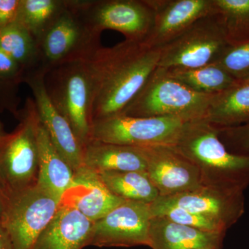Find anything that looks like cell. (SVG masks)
<instances>
[{"mask_svg": "<svg viewBox=\"0 0 249 249\" xmlns=\"http://www.w3.org/2000/svg\"><path fill=\"white\" fill-rule=\"evenodd\" d=\"M160 49L124 40L98 49L88 60L91 85L92 124L121 114L158 67Z\"/></svg>", "mask_w": 249, "mask_h": 249, "instance_id": "obj_1", "label": "cell"}, {"mask_svg": "<svg viewBox=\"0 0 249 249\" xmlns=\"http://www.w3.org/2000/svg\"><path fill=\"white\" fill-rule=\"evenodd\" d=\"M174 147L197 167L204 186L242 191L249 186V155L229 151L217 127L204 119L186 123Z\"/></svg>", "mask_w": 249, "mask_h": 249, "instance_id": "obj_2", "label": "cell"}, {"mask_svg": "<svg viewBox=\"0 0 249 249\" xmlns=\"http://www.w3.org/2000/svg\"><path fill=\"white\" fill-rule=\"evenodd\" d=\"M17 127L0 138V189L8 199L37 185L40 119L34 98L18 111Z\"/></svg>", "mask_w": 249, "mask_h": 249, "instance_id": "obj_3", "label": "cell"}, {"mask_svg": "<svg viewBox=\"0 0 249 249\" xmlns=\"http://www.w3.org/2000/svg\"><path fill=\"white\" fill-rule=\"evenodd\" d=\"M213 96L193 91L169 76L165 69L157 67L121 114L134 117H175L185 123L201 120L206 117Z\"/></svg>", "mask_w": 249, "mask_h": 249, "instance_id": "obj_4", "label": "cell"}, {"mask_svg": "<svg viewBox=\"0 0 249 249\" xmlns=\"http://www.w3.org/2000/svg\"><path fill=\"white\" fill-rule=\"evenodd\" d=\"M46 92L83 147L91 141L92 85L88 61L65 62L44 73Z\"/></svg>", "mask_w": 249, "mask_h": 249, "instance_id": "obj_5", "label": "cell"}, {"mask_svg": "<svg viewBox=\"0 0 249 249\" xmlns=\"http://www.w3.org/2000/svg\"><path fill=\"white\" fill-rule=\"evenodd\" d=\"M101 36L85 20L78 0H68L66 9L39 40L42 71L65 62L88 61L102 47Z\"/></svg>", "mask_w": 249, "mask_h": 249, "instance_id": "obj_6", "label": "cell"}, {"mask_svg": "<svg viewBox=\"0 0 249 249\" xmlns=\"http://www.w3.org/2000/svg\"><path fill=\"white\" fill-rule=\"evenodd\" d=\"M186 123L175 117H134L119 114L94 121L91 141L126 146H174Z\"/></svg>", "mask_w": 249, "mask_h": 249, "instance_id": "obj_7", "label": "cell"}, {"mask_svg": "<svg viewBox=\"0 0 249 249\" xmlns=\"http://www.w3.org/2000/svg\"><path fill=\"white\" fill-rule=\"evenodd\" d=\"M217 13L200 18L160 49L158 67L196 68L214 63L229 47Z\"/></svg>", "mask_w": 249, "mask_h": 249, "instance_id": "obj_8", "label": "cell"}, {"mask_svg": "<svg viewBox=\"0 0 249 249\" xmlns=\"http://www.w3.org/2000/svg\"><path fill=\"white\" fill-rule=\"evenodd\" d=\"M85 20L102 34L110 29L126 40L143 42L153 25L155 11L150 0H78Z\"/></svg>", "mask_w": 249, "mask_h": 249, "instance_id": "obj_9", "label": "cell"}, {"mask_svg": "<svg viewBox=\"0 0 249 249\" xmlns=\"http://www.w3.org/2000/svg\"><path fill=\"white\" fill-rule=\"evenodd\" d=\"M60 202L40 186L10 198L1 220L14 249H32L38 236L58 211Z\"/></svg>", "mask_w": 249, "mask_h": 249, "instance_id": "obj_10", "label": "cell"}, {"mask_svg": "<svg viewBox=\"0 0 249 249\" xmlns=\"http://www.w3.org/2000/svg\"><path fill=\"white\" fill-rule=\"evenodd\" d=\"M152 217L150 204L124 201L105 217L93 223L89 245L98 247L148 246Z\"/></svg>", "mask_w": 249, "mask_h": 249, "instance_id": "obj_11", "label": "cell"}, {"mask_svg": "<svg viewBox=\"0 0 249 249\" xmlns=\"http://www.w3.org/2000/svg\"><path fill=\"white\" fill-rule=\"evenodd\" d=\"M142 148L146 159V173L160 196H178L204 186L197 167L174 146Z\"/></svg>", "mask_w": 249, "mask_h": 249, "instance_id": "obj_12", "label": "cell"}, {"mask_svg": "<svg viewBox=\"0 0 249 249\" xmlns=\"http://www.w3.org/2000/svg\"><path fill=\"white\" fill-rule=\"evenodd\" d=\"M157 200L211 218L227 230L245 212V191L236 188L203 186L178 196H159Z\"/></svg>", "mask_w": 249, "mask_h": 249, "instance_id": "obj_13", "label": "cell"}, {"mask_svg": "<svg viewBox=\"0 0 249 249\" xmlns=\"http://www.w3.org/2000/svg\"><path fill=\"white\" fill-rule=\"evenodd\" d=\"M32 91L34 102L41 124L48 134L55 150L62 156L73 171L83 165L84 147L77 138L68 121L52 104L46 92L44 73L36 71L24 78Z\"/></svg>", "mask_w": 249, "mask_h": 249, "instance_id": "obj_14", "label": "cell"}, {"mask_svg": "<svg viewBox=\"0 0 249 249\" xmlns=\"http://www.w3.org/2000/svg\"><path fill=\"white\" fill-rule=\"evenodd\" d=\"M155 11L153 25L144 42L161 49L196 21L217 13L214 0H150Z\"/></svg>", "mask_w": 249, "mask_h": 249, "instance_id": "obj_15", "label": "cell"}, {"mask_svg": "<svg viewBox=\"0 0 249 249\" xmlns=\"http://www.w3.org/2000/svg\"><path fill=\"white\" fill-rule=\"evenodd\" d=\"M124 201L108 189L97 172L83 165L74 172L60 206L73 208L94 223Z\"/></svg>", "mask_w": 249, "mask_h": 249, "instance_id": "obj_16", "label": "cell"}, {"mask_svg": "<svg viewBox=\"0 0 249 249\" xmlns=\"http://www.w3.org/2000/svg\"><path fill=\"white\" fill-rule=\"evenodd\" d=\"M93 222L79 211L60 206L32 249H83L89 245Z\"/></svg>", "mask_w": 249, "mask_h": 249, "instance_id": "obj_17", "label": "cell"}, {"mask_svg": "<svg viewBox=\"0 0 249 249\" xmlns=\"http://www.w3.org/2000/svg\"><path fill=\"white\" fill-rule=\"evenodd\" d=\"M225 235L181 225L163 217H152L148 246L152 249H222Z\"/></svg>", "mask_w": 249, "mask_h": 249, "instance_id": "obj_18", "label": "cell"}, {"mask_svg": "<svg viewBox=\"0 0 249 249\" xmlns=\"http://www.w3.org/2000/svg\"><path fill=\"white\" fill-rule=\"evenodd\" d=\"M83 165L101 172H146L142 147L90 141L84 147Z\"/></svg>", "mask_w": 249, "mask_h": 249, "instance_id": "obj_19", "label": "cell"}, {"mask_svg": "<svg viewBox=\"0 0 249 249\" xmlns=\"http://www.w3.org/2000/svg\"><path fill=\"white\" fill-rule=\"evenodd\" d=\"M39 173L37 185L60 202L74 171L52 145L40 121L38 133Z\"/></svg>", "mask_w": 249, "mask_h": 249, "instance_id": "obj_20", "label": "cell"}, {"mask_svg": "<svg viewBox=\"0 0 249 249\" xmlns=\"http://www.w3.org/2000/svg\"><path fill=\"white\" fill-rule=\"evenodd\" d=\"M204 120L217 128L249 124V83L213 95Z\"/></svg>", "mask_w": 249, "mask_h": 249, "instance_id": "obj_21", "label": "cell"}, {"mask_svg": "<svg viewBox=\"0 0 249 249\" xmlns=\"http://www.w3.org/2000/svg\"><path fill=\"white\" fill-rule=\"evenodd\" d=\"M0 49L18 62L25 76L42 71L38 41L19 23L15 22L0 30Z\"/></svg>", "mask_w": 249, "mask_h": 249, "instance_id": "obj_22", "label": "cell"}, {"mask_svg": "<svg viewBox=\"0 0 249 249\" xmlns=\"http://www.w3.org/2000/svg\"><path fill=\"white\" fill-rule=\"evenodd\" d=\"M100 178L118 197L125 201H139L151 204L160 193L146 172H101Z\"/></svg>", "mask_w": 249, "mask_h": 249, "instance_id": "obj_23", "label": "cell"}, {"mask_svg": "<svg viewBox=\"0 0 249 249\" xmlns=\"http://www.w3.org/2000/svg\"><path fill=\"white\" fill-rule=\"evenodd\" d=\"M165 70L174 79L203 94H217L239 83L231 75L214 63L196 68Z\"/></svg>", "mask_w": 249, "mask_h": 249, "instance_id": "obj_24", "label": "cell"}, {"mask_svg": "<svg viewBox=\"0 0 249 249\" xmlns=\"http://www.w3.org/2000/svg\"><path fill=\"white\" fill-rule=\"evenodd\" d=\"M68 0H20L16 22L38 41L65 11Z\"/></svg>", "mask_w": 249, "mask_h": 249, "instance_id": "obj_25", "label": "cell"}, {"mask_svg": "<svg viewBox=\"0 0 249 249\" xmlns=\"http://www.w3.org/2000/svg\"><path fill=\"white\" fill-rule=\"evenodd\" d=\"M229 47L249 42V0H214Z\"/></svg>", "mask_w": 249, "mask_h": 249, "instance_id": "obj_26", "label": "cell"}, {"mask_svg": "<svg viewBox=\"0 0 249 249\" xmlns=\"http://www.w3.org/2000/svg\"><path fill=\"white\" fill-rule=\"evenodd\" d=\"M25 72L18 62L0 49V109L17 115L18 87L24 83Z\"/></svg>", "mask_w": 249, "mask_h": 249, "instance_id": "obj_27", "label": "cell"}, {"mask_svg": "<svg viewBox=\"0 0 249 249\" xmlns=\"http://www.w3.org/2000/svg\"><path fill=\"white\" fill-rule=\"evenodd\" d=\"M152 217L167 218L172 222L204 231L223 232L227 230L222 224L203 214L177 206L162 204L157 200L150 204Z\"/></svg>", "mask_w": 249, "mask_h": 249, "instance_id": "obj_28", "label": "cell"}, {"mask_svg": "<svg viewBox=\"0 0 249 249\" xmlns=\"http://www.w3.org/2000/svg\"><path fill=\"white\" fill-rule=\"evenodd\" d=\"M214 64L240 81L249 73V42L228 47Z\"/></svg>", "mask_w": 249, "mask_h": 249, "instance_id": "obj_29", "label": "cell"}, {"mask_svg": "<svg viewBox=\"0 0 249 249\" xmlns=\"http://www.w3.org/2000/svg\"><path fill=\"white\" fill-rule=\"evenodd\" d=\"M217 129L219 139L229 151L238 155H249V123Z\"/></svg>", "mask_w": 249, "mask_h": 249, "instance_id": "obj_30", "label": "cell"}, {"mask_svg": "<svg viewBox=\"0 0 249 249\" xmlns=\"http://www.w3.org/2000/svg\"><path fill=\"white\" fill-rule=\"evenodd\" d=\"M20 0H0V30L16 22Z\"/></svg>", "mask_w": 249, "mask_h": 249, "instance_id": "obj_31", "label": "cell"}, {"mask_svg": "<svg viewBox=\"0 0 249 249\" xmlns=\"http://www.w3.org/2000/svg\"><path fill=\"white\" fill-rule=\"evenodd\" d=\"M0 249H14L12 241L0 219Z\"/></svg>", "mask_w": 249, "mask_h": 249, "instance_id": "obj_32", "label": "cell"}, {"mask_svg": "<svg viewBox=\"0 0 249 249\" xmlns=\"http://www.w3.org/2000/svg\"><path fill=\"white\" fill-rule=\"evenodd\" d=\"M9 199L6 197L4 193L0 189V219L4 215L6 208H7L8 203Z\"/></svg>", "mask_w": 249, "mask_h": 249, "instance_id": "obj_33", "label": "cell"}, {"mask_svg": "<svg viewBox=\"0 0 249 249\" xmlns=\"http://www.w3.org/2000/svg\"><path fill=\"white\" fill-rule=\"evenodd\" d=\"M6 133H7V132L5 131L4 124L0 121V138H1V137Z\"/></svg>", "mask_w": 249, "mask_h": 249, "instance_id": "obj_34", "label": "cell"}, {"mask_svg": "<svg viewBox=\"0 0 249 249\" xmlns=\"http://www.w3.org/2000/svg\"><path fill=\"white\" fill-rule=\"evenodd\" d=\"M239 83H242V84H246V83H249V73L247 76L245 77L243 79L239 81Z\"/></svg>", "mask_w": 249, "mask_h": 249, "instance_id": "obj_35", "label": "cell"}]
</instances>
